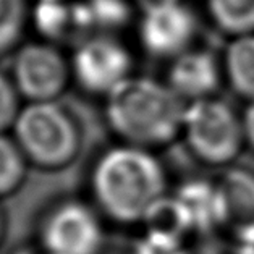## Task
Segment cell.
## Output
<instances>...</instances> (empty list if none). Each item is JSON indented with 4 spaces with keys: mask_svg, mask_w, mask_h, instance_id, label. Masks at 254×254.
<instances>
[{
    "mask_svg": "<svg viewBox=\"0 0 254 254\" xmlns=\"http://www.w3.org/2000/svg\"><path fill=\"white\" fill-rule=\"evenodd\" d=\"M2 230H3V220H2V214H0V238H2Z\"/></svg>",
    "mask_w": 254,
    "mask_h": 254,
    "instance_id": "d6986e66",
    "label": "cell"
},
{
    "mask_svg": "<svg viewBox=\"0 0 254 254\" xmlns=\"http://www.w3.org/2000/svg\"><path fill=\"white\" fill-rule=\"evenodd\" d=\"M26 160L16 141L0 133V196L13 193L21 185Z\"/></svg>",
    "mask_w": 254,
    "mask_h": 254,
    "instance_id": "5bb4252c",
    "label": "cell"
},
{
    "mask_svg": "<svg viewBox=\"0 0 254 254\" xmlns=\"http://www.w3.org/2000/svg\"><path fill=\"white\" fill-rule=\"evenodd\" d=\"M210 23L230 38L254 33V0H204Z\"/></svg>",
    "mask_w": 254,
    "mask_h": 254,
    "instance_id": "4fadbf2b",
    "label": "cell"
},
{
    "mask_svg": "<svg viewBox=\"0 0 254 254\" xmlns=\"http://www.w3.org/2000/svg\"><path fill=\"white\" fill-rule=\"evenodd\" d=\"M42 254H101L105 228L97 207L81 201L55 206L42 222Z\"/></svg>",
    "mask_w": 254,
    "mask_h": 254,
    "instance_id": "8992f818",
    "label": "cell"
},
{
    "mask_svg": "<svg viewBox=\"0 0 254 254\" xmlns=\"http://www.w3.org/2000/svg\"><path fill=\"white\" fill-rule=\"evenodd\" d=\"M18 114V89L15 83L0 71V133L15 125Z\"/></svg>",
    "mask_w": 254,
    "mask_h": 254,
    "instance_id": "e0dca14e",
    "label": "cell"
},
{
    "mask_svg": "<svg viewBox=\"0 0 254 254\" xmlns=\"http://www.w3.org/2000/svg\"><path fill=\"white\" fill-rule=\"evenodd\" d=\"M16 254H36V253H33V251H18ZM42 254V253H41Z\"/></svg>",
    "mask_w": 254,
    "mask_h": 254,
    "instance_id": "ffe728a7",
    "label": "cell"
},
{
    "mask_svg": "<svg viewBox=\"0 0 254 254\" xmlns=\"http://www.w3.org/2000/svg\"><path fill=\"white\" fill-rule=\"evenodd\" d=\"M28 21V0H0V54L20 41Z\"/></svg>",
    "mask_w": 254,
    "mask_h": 254,
    "instance_id": "9a60e30c",
    "label": "cell"
},
{
    "mask_svg": "<svg viewBox=\"0 0 254 254\" xmlns=\"http://www.w3.org/2000/svg\"><path fill=\"white\" fill-rule=\"evenodd\" d=\"M127 254H193V250L187 238L142 228L129 243Z\"/></svg>",
    "mask_w": 254,
    "mask_h": 254,
    "instance_id": "2e32d148",
    "label": "cell"
},
{
    "mask_svg": "<svg viewBox=\"0 0 254 254\" xmlns=\"http://www.w3.org/2000/svg\"><path fill=\"white\" fill-rule=\"evenodd\" d=\"M165 81L187 104L214 97L225 81L222 59L193 46L169 62Z\"/></svg>",
    "mask_w": 254,
    "mask_h": 254,
    "instance_id": "9c48e42d",
    "label": "cell"
},
{
    "mask_svg": "<svg viewBox=\"0 0 254 254\" xmlns=\"http://www.w3.org/2000/svg\"><path fill=\"white\" fill-rule=\"evenodd\" d=\"M187 102L165 79L131 75L105 97V120L122 142L164 147L182 134Z\"/></svg>",
    "mask_w": 254,
    "mask_h": 254,
    "instance_id": "7a4b0ae2",
    "label": "cell"
},
{
    "mask_svg": "<svg viewBox=\"0 0 254 254\" xmlns=\"http://www.w3.org/2000/svg\"><path fill=\"white\" fill-rule=\"evenodd\" d=\"M70 66L79 88L104 97L134 75L129 49L110 34H97L83 41L73 52Z\"/></svg>",
    "mask_w": 254,
    "mask_h": 254,
    "instance_id": "52a82bcc",
    "label": "cell"
},
{
    "mask_svg": "<svg viewBox=\"0 0 254 254\" xmlns=\"http://www.w3.org/2000/svg\"><path fill=\"white\" fill-rule=\"evenodd\" d=\"M70 76V62L52 44L31 42L15 57L13 83L29 102L55 101L65 91Z\"/></svg>",
    "mask_w": 254,
    "mask_h": 254,
    "instance_id": "ba28073f",
    "label": "cell"
},
{
    "mask_svg": "<svg viewBox=\"0 0 254 254\" xmlns=\"http://www.w3.org/2000/svg\"><path fill=\"white\" fill-rule=\"evenodd\" d=\"M13 128L24 157L44 169L70 164L81 144L73 117L55 101L29 102L20 110Z\"/></svg>",
    "mask_w": 254,
    "mask_h": 254,
    "instance_id": "277c9868",
    "label": "cell"
},
{
    "mask_svg": "<svg viewBox=\"0 0 254 254\" xmlns=\"http://www.w3.org/2000/svg\"><path fill=\"white\" fill-rule=\"evenodd\" d=\"M217 182L224 194L228 230L254 225V170L230 165Z\"/></svg>",
    "mask_w": 254,
    "mask_h": 254,
    "instance_id": "8fae6325",
    "label": "cell"
},
{
    "mask_svg": "<svg viewBox=\"0 0 254 254\" xmlns=\"http://www.w3.org/2000/svg\"><path fill=\"white\" fill-rule=\"evenodd\" d=\"M187 219L191 237L210 235L227 228V210L219 182L209 178H188L173 191Z\"/></svg>",
    "mask_w": 254,
    "mask_h": 254,
    "instance_id": "30bf717a",
    "label": "cell"
},
{
    "mask_svg": "<svg viewBox=\"0 0 254 254\" xmlns=\"http://www.w3.org/2000/svg\"><path fill=\"white\" fill-rule=\"evenodd\" d=\"M225 83L245 101L254 99V33L230 38L222 54Z\"/></svg>",
    "mask_w": 254,
    "mask_h": 254,
    "instance_id": "7c38bea8",
    "label": "cell"
},
{
    "mask_svg": "<svg viewBox=\"0 0 254 254\" xmlns=\"http://www.w3.org/2000/svg\"><path fill=\"white\" fill-rule=\"evenodd\" d=\"M241 122H243L246 146L254 151V99L246 102L243 112H241Z\"/></svg>",
    "mask_w": 254,
    "mask_h": 254,
    "instance_id": "ac0fdd59",
    "label": "cell"
},
{
    "mask_svg": "<svg viewBox=\"0 0 254 254\" xmlns=\"http://www.w3.org/2000/svg\"><path fill=\"white\" fill-rule=\"evenodd\" d=\"M197 16L185 0H151L138 16V41L151 57L172 60L194 46Z\"/></svg>",
    "mask_w": 254,
    "mask_h": 254,
    "instance_id": "5b68a950",
    "label": "cell"
},
{
    "mask_svg": "<svg viewBox=\"0 0 254 254\" xmlns=\"http://www.w3.org/2000/svg\"><path fill=\"white\" fill-rule=\"evenodd\" d=\"M89 183L99 212L122 225H141L170 193L169 175L156 151L122 141L96 159Z\"/></svg>",
    "mask_w": 254,
    "mask_h": 254,
    "instance_id": "6da1fadb",
    "label": "cell"
},
{
    "mask_svg": "<svg viewBox=\"0 0 254 254\" xmlns=\"http://www.w3.org/2000/svg\"><path fill=\"white\" fill-rule=\"evenodd\" d=\"M180 138L202 164L225 169L246 147L241 114L217 96L187 104Z\"/></svg>",
    "mask_w": 254,
    "mask_h": 254,
    "instance_id": "3957f363",
    "label": "cell"
}]
</instances>
